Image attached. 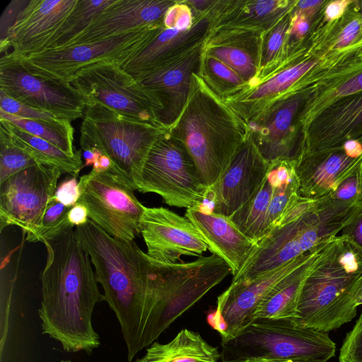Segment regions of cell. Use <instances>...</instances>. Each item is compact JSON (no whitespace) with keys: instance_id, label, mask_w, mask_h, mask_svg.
<instances>
[{"instance_id":"5","label":"cell","mask_w":362,"mask_h":362,"mask_svg":"<svg viewBox=\"0 0 362 362\" xmlns=\"http://www.w3.org/2000/svg\"><path fill=\"white\" fill-rule=\"evenodd\" d=\"M335 343L326 332L295 317L256 318L236 337L221 341V362H327Z\"/></svg>"},{"instance_id":"45","label":"cell","mask_w":362,"mask_h":362,"mask_svg":"<svg viewBox=\"0 0 362 362\" xmlns=\"http://www.w3.org/2000/svg\"><path fill=\"white\" fill-rule=\"evenodd\" d=\"M28 0H13L4 9L0 19V40H2L8 30L14 23L19 12L26 6Z\"/></svg>"},{"instance_id":"26","label":"cell","mask_w":362,"mask_h":362,"mask_svg":"<svg viewBox=\"0 0 362 362\" xmlns=\"http://www.w3.org/2000/svg\"><path fill=\"white\" fill-rule=\"evenodd\" d=\"M208 25L207 19L203 18L187 31L163 26L120 66L136 80L143 74L199 46Z\"/></svg>"},{"instance_id":"37","label":"cell","mask_w":362,"mask_h":362,"mask_svg":"<svg viewBox=\"0 0 362 362\" xmlns=\"http://www.w3.org/2000/svg\"><path fill=\"white\" fill-rule=\"evenodd\" d=\"M71 208L52 198L37 228L27 234L26 240L30 243L52 240L74 226L69 223L68 214Z\"/></svg>"},{"instance_id":"2","label":"cell","mask_w":362,"mask_h":362,"mask_svg":"<svg viewBox=\"0 0 362 362\" xmlns=\"http://www.w3.org/2000/svg\"><path fill=\"white\" fill-rule=\"evenodd\" d=\"M74 235L94 266L105 301L120 325L131 362L140 351L149 313L155 276L153 259L134 240L117 239L90 218L76 227Z\"/></svg>"},{"instance_id":"23","label":"cell","mask_w":362,"mask_h":362,"mask_svg":"<svg viewBox=\"0 0 362 362\" xmlns=\"http://www.w3.org/2000/svg\"><path fill=\"white\" fill-rule=\"evenodd\" d=\"M206 206L204 204L187 209L185 216L194 225L212 255L229 266L233 277L245 265L257 243L242 233L229 217Z\"/></svg>"},{"instance_id":"44","label":"cell","mask_w":362,"mask_h":362,"mask_svg":"<svg viewBox=\"0 0 362 362\" xmlns=\"http://www.w3.org/2000/svg\"><path fill=\"white\" fill-rule=\"evenodd\" d=\"M207 65L211 73L222 81L235 86L245 83V81L234 70L211 55L208 56Z\"/></svg>"},{"instance_id":"6","label":"cell","mask_w":362,"mask_h":362,"mask_svg":"<svg viewBox=\"0 0 362 362\" xmlns=\"http://www.w3.org/2000/svg\"><path fill=\"white\" fill-rule=\"evenodd\" d=\"M153 264L151 306L140 351L154 342L172 323L231 274L229 266L214 255L180 263L153 259Z\"/></svg>"},{"instance_id":"25","label":"cell","mask_w":362,"mask_h":362,"mask_svg":"<svg viewBox=\"0 0 362 362\" xmlns=\"http://www.w3.org/2000/svg\"><path fill=\"white\" fill-rule=\"evenodd\" d=\"M174 4L168 0H115L69 45L101 40L161 23Z\"/></svg>"},{"instance_id":"42","label":"cell","mask_w":362,"mask_h":362,"mask_svg":"<svg viewBox=\"0 0 362 362\" xmlns=\"http://www.w3.org/2000/svg\"><path fill=\"white\" fill-rule=\"evenodd\" d=\"M162 22L164 28L180 31H187L194 24L189 6L175 3L168 9Z\"/></svg>"},{"instance_id":"55","label":"cell","mask_w":362,"mask_h":362,"mask_svg":"<svg viewBox=\"0 0 362 362\" xmlns=\"http://www.w3.org/2000/svg\"><path fill=\"white\" fill-rule=\"evenodd\" d=\"M362 58V49L359 52V54L357 56V59Z\"/></svg>"},{"instance_id":"10","label":"cell","mask_w":362,"mask_h":362,"mask_svg":"<svg viewBox=\"0 0 362 362\" xmlns=\"http://www.w3.org/2000/svg\"><path fill=\"white\" fill-rule=\"evenodd\" d=\"M78 203L88 218L111 236L133 241L140 234V221L145 206L134 194V185L115 168L90 170L80 177Z\"/></svg>"},{"instance_id":"33","label":"cell","mask_w":362,"mask_h":362,"mask_svg":"<svg viewBox=\"0 0 362 362\" xmlns=\"http://www.w3.org/2000/svg\"><path fill=\"white\" fill-rule=\"evenodd\" d=\"M0 119L52 144L71 156H74L78 152L74 146V129L69 120L26 119L10 115L1 110H0Z\"/></svg>"},{"instance_id":"27","label":"cell","mask_w":362,"mask_h":362,"mask_svg":"<svg viewBox=\"0 0 362 362\" xmlns=\"http://www.w3.org/2000/svg\"><path fill=\"white\" fill-rule=\"evenodd\" d=\"M362 49V13L354 0L344 14L333 22L321 48L322 78L331 71L357 59Z\"/></svg>"},{"instance_id":"20","label":"cell","mask_w":362,"mask_h":362,"mask_svg":"<svg viewBox=\"0 0 362 362\" xmlns=\"http://www.w3.org/2000/svg\"><path fill=\"white\" fill-rule=\"evenodd\" d=\"M78 0H28L5 37L1 53L28 56L47 48L51 40L75 8Z\"/></svg>"},{"instance_id":"1","label":"cell","mask_w":362,"mask_h":362,"mask_svg":"<svg viewBox=\"0 0 362 362\" xmlns=\"http://www.w3.org/2000/svg\"><path fill=\"white\" fill-rule=\"evenodd\" d=\"M43 243L47 255L38 310L42 333L57 341L66 352L90 355L100 345L93 313L105 298L90 257L78 244L73 228Z\"/></svg>"},{"instance_id":"12","label":"cell","mask_w":362,"mask_h":362,"mask_svg":"<svg viewBox=\"0 0 362 362\" xmlns=\"http://www.w3.org/2000/svg\"><path fill=\"white\" fill-rule=\"evenodd\" d=\"M0 90L9 97L72 122L83 115L87 102L67 81L37 74L12 52L0 58Z\"/></svg>"},{"instance_id":"38","label":"cell","mask_w":362,"mask_h":362,"mask_svg":"<svg viewBox=\"0 0 362 362\" xmlns=\"http://www.w3.org/2000/svg\"><path fill=\"white\" fill-rule=\"evenodd\" d=\"M209 55L227 64L244 81L250 79L257 72L255 61L243 49L228 45L216 46L210 49Z\"/></svg>"},{"instance_id":"18","label":"cell","mask_w":362,"mask_h":362,"mask_svg":"<svg viewBox=\"0 0 362 362\" xmlns=\"http://www.w3.org/2000/svg\"><path fill=\"white\" fill-rule=\"evenodd\" d=\"M140 233L147 255L163 263H176L183 255L201 256L208 249L187 218L164 207L145 206Z\"/></svg>"},{"instance_id":"11","label":"cell","mask_w":362,"mask_h":362,"mask_svg":"<svg viewBox=\"0 0 362 362\" xmlns=\"http://www.w3.org/2000/svg\"><path fill=\"white\" fill-rule=\"evenodd\" d=\"M163 27V23H159L101 40L21 56L33 72L69 81L81 69L95 64L117 62L121 65Z\"/></svg>"},{"instance_id":"50","label":"cell","mask_w":362,"mask_h":362,"mask_svg":"<svg viewBox=\"0 0 362 362\" xmlns=\"http://www.w3.org/2000/svg\"><path fill=\"white\" fill-rule=\"evenodd\" d=\"M81 149L83 151V156L85 159L83 167L93 165L102 155L101 152L95 147H86Z\"/></svg>"},{"instance_id":"28","label":"cell","mask_w":362,"mask_h":362,"mask_svg":"<svg viewBox=\"0 0 362 362\" xmlns=\"http://www.w3.org/2000/svg\"><path fill=\"white\" fill-rule=\"evenodd\" d=\"M313 86L300 115L302 131L329 105L362 92V58L331 71Z\"/></svg>"},{"instance_id":"15","label":"cell","mask_w":362,"mask_h":362,"mask_svg":"<svg viewBox=\"0 0 362 362\" xmlns=\"http://www.w3.org/2000/svg\"><path fill=\"white\" fill-rule=\"evenodd\" d=\"M312 250L249 282L230 284L218 296L216 307L208 315L207 321L219 334L221 341L236 337L253 320L259 306L271 290L299 267Z\"/></svg>"},{"instance_id":"30","label":"cell","mask_w":362,"mask_h":362,"mask_svg":"<svg viewBox=\"0 0 362 362\" xmlns=\"http://www.w3.org/2000/svg\"><path fill=\"white\" fill-rule=\"evenodd\" d=\"M321 219L339 232L362 209V163L326 196L314 200Z\"/></svg>"},{"instance_id":"51","label":"cell","mask_w":362,"mask_h":362,"mask_svg":"<svg viewBox=\"0 0 362 362\" xmlns=\"http://www.w3.org/2000/svg\"><path fill=\"white\" fill-rule=\"evenodd\" d=\"M111 168H114L112 160L106 155L102 154L93 164L92 170L95 172H103Z\"/></svg>"},{"instance_id":"56","label":"cell","mask_w":362,"mask_h":362,"mask_svg":"<svg viewBox=\"0 0 362 362\" xmlns=\"http://www.w3.org/2000/svg\"><path fill=\"white\" fill-rule=\"evenodd\" d=\"M59 362H73V361L71 360L62 359Z\"/></svg>"},{"instance_id":"8","label":"cell","mask_w":362,"mask_h":362,"mask_svg":"<svg viewBox=\"0 0 362 362\" xmlns=\"http://www.w3.org/2000/svg\"><path fill=\"white\" fill-rule=\"evenodd\" d=\"M164 132V129L128 119L94 103L86 107L80 144L81 148L95 147L108 156L115 170L135 188L151 146Z\"/></svg>"},{"instance_id":"22","label":"cell","mask_w":362,"mask_h":362,"mask_svg":"<svg viewBox=\"0 0 362 362\" xmlns=\"http://www.w3.org/2000/svg\"><path fill=\"white\" fill-rule=\"evenodd\" d=\"M303 134L302 152L339 146L362 138V92L329 105L310 121Z\"/></svg>"},{"instance_id":"53","label":"cell","mask_w":362,"mask_h":362,"mask_svg":"<svg viewBox=\"0 0 362 362\" xmlns=\"http://www.w3.org/2000/svg\"><path fill=\"white\" fill-rule=\"evenodd\" d=\"M358 8L359 11L362 13V1L358 0Z\"/></svg>"},{"instance_id":"49","label":"cell","mask_w":362,"mask_h":362,"mask_svg":"<svg viewBox=\"0 0 362 362\" xmlns=\"http://www.w3.org/2000/svg\"><path fill=\"white\" fill-rule=\"evenodd\" d=\"M68 219L69 223L74 226H79L87 223L88 213L86 207L77 202L69 211Z\"/></svg>"},{"instance_id":"4","label":"cell","mask_w":362,"mask_h":362,"mask_svg":"<svg viewBox=\"0 0 362 362\" xmlns=\"http://www.w3.org/2000/svg\"><path fill=\"white\" fill-rule=\"evenodd\" d=\"M229 110L200 86L195 74L187 103L170 133L184 145L209 189L245 136Z\"/></svg>"},{"instance_id":"32","label":"cell","mask_w":362,"mask_h":362,"mask_svg":"<svg viewBox=\"0 0 362 362\" xmlns=\"http://www.w3.org/2000/svg\"><path fill=\"white\" fill-rule=\"evenodd\" d=\"M3 120L20 144L39 163L58 168L62 173H68L76 177L83 168L81 151L76 155L71 156L52 144Z\"/></svg>"},{"instance_id":"19","label":"cell","mask_w":362,"mask_h":362,"mask_svg":"<svg viewBox=\"0 0 362 362\" xmlns=\"http://www.w3.org/2000/svg\"><path fill=\"white\" fill-rule=\"evenodd\" d=\"M270 164L259 154L250 136L246 137L221 175L209 188L214 212L230 218L255 193Z\"/></svg>"},{"instance_id":"52","label":"cell","mask_w":362,"mask_h":362,"mask_svg":"<svg viewBox=\"0 0 362 362\" xmlns=\"http://www.w3.org/2000/svg\"><path fill=\"white\" fill-rule=\"evenodd\" d=\"M188 4L194 7L198 10H204L206 9L211 4L213 3L211 1H205V0H194V1H188Z\"/></svg>"},{"instance_id":"35","label":"cell","mask_w":362,"mask_h":362,"mask_svg":"<svg viewBox=\"0 0 362 362\" xmlns=\"http://www.w3.org/2000/svg\"><path fill=\"white\" fill-rule=\"evenodd\" d=\"M115 0H78L47 49L68 46L78 37L103 11Z\"/></svg>"},{"instance_id":"3","label":"cell","mask_w":362,"mask_h":362,"mask_svg":"<svg viewBox=\"0 0 362 362\" xmlns=\"http://www.w3.org/2000/svg\"><path fill=\"white\" fill-rule=\"evenodd\" d=\"M362 296V250L348 236L333 237L303 284L295 318L327 333L351 321Z\"/></svg>"},{"instance_id":"41","label":"cell","mask_w":362,"mask_h":362,"mask_svg":"<svg viewBox=\"0 0 362 362\" xmlns=\"http://www.w3.org/2000/svg\"><path fill=\"white\" fill-rule=\"evenodd\" d=\"M291 11L274 25L269 35L263 55L265 64L274 59L286 45L291 21Z\"/></svg>"},{"instance_id":"14","label":"cell","mask_w":362,"mask_h":362,"mask_svg":"<svg viewBox=\"0 0 362 362\" xmlns=\"http://www.w3.org/2000/svg\"><path fill=\"white\" fill-rule=\"evenodd\" d=\"M62 172L56 167L36 164L0 183V229L20 227L28 234L40 225L54 194Z\"/></svg>"},{"instance_id":"57","label":"cell","mask_w":362,"mask_h":362,"mask_svg":"<svg viewBox=\"0 0 362 362\" xmlns=\"http://www.w3.org/2000/svg\"><path fill=\"white\" fill-rule=\"evenodd\" d=\"M245 362H267V361H245Z\"/></svg>"},{"instance_id":"24","label":"cell","mask_w":362,"mask_h":362,"mask_svg":"<svg viewBox=\"0 0 362 362\" xmlns=\"http://www.w3.org/2000/svg\"><path fill=\"white\" fill-rule=\"evenodd\" d=\"M292 199L290 188L270 165L257 190L230 218L242 233L257 243L288 210Z\"/></svg>"},{"instance_id":"21","label":"cell","mask_w":362,"mask_h":362,"mask_svg":"<svg viewBox=\"0 0 362 362\" xmlns=\"http://www.w3.org/2000/svg\"><path fill=\"white\" fill-rule=\"evenodd\" d=\"M362 163V139L341 146L303 151L296 161L300 196L312 200L326 196Z\"/></svg>"},{"instance_id":"13","label":"cell","mask_w":362,"mask_h":362,"mask_svg":"<svg viewBox=\"0 0 362 362\" xmlns=\"http://www.w3.org/2000/svg\"><path fill=\"white\" fill-rule=\"evenodd\" d=\"M69 82L87 104L98 103L122 116L157 128L156 108L148 95L117 62H101L78 71Z\"/></svg>"},{"instance_id":"47","label":"cell","mask_w":362,"mask_h":362,"mask_svg":"<svg viewBox=\"0 0 362 362\" xmlns=\"http://www.w3.org/2000/svg\"><path fill=\"white\" fill-rule=\"evenodd\" d=\"M354 0H328L323 11L324 23L339 20Z\"/></svg>"},{"instance_id":"40","label":"cell","mask_w":362,"mask_h":362,"mask_svg":"<svg viewBox=\"0 0 362 362\" xmlns=\"http://www.w3.org/2000/svg\"><path fill=\"white\" fill-rule=\"evenodd\" d=\"M339 361L362 362V313L344 339Z\"/></svg>"},{"instance_id":"29","label":"cell","mask_w":362,"mask_h":362,"mask_svg":"<svg viewBox=\"0 0 362 362\" xmlns=\"http://www.w3.org/2000/svg\"><path fill=\"white\" fill-rule=\"evenodd\" d=\"M332 238L316 245L309 257L299 267L282 279L271 290L259 306L253 320L256 318L296 317L305 281Z\"/></svg>"},{"instance_id":"34","label":"cell","mask_w":362,"mask_h":362,"mask_svg":"<svg viewBox=\"0 0 362 362\" xmlns=\"http://www.w3.org/2000/svg\"><path fill=\"white\" fill-rule=\"evenodd\" d=\"M322 62V57L309 49L301 59L274 74L258 86L248 97V100H259L269 95L288 93L300 80L308 76Z\"/></svg>"},{"instance_id":"36","label":"cell","mask_w":362,"mask_h":362,"mask_svg":"<svg viewBox=\"0 0 362 362\" xmlns=\"http://www.w3.org/2000/svg\"><path fill=\"white\" fill-rule=\"evenodd\" d=\"M0 183H1L11 175L39 163L20 144L6 122L0 119Z\"/></svg>"},{"instance_id":"9","label":"cell","mask_w":362,"mask_h":362,"mask_svg":"<svg viewBox=\"0 0 362 362\" xmlns=\"http://www.w3.org/2000/svg\"><path fill=\"white\" fill-rule=\"evenodd\" d=\"M135 189L156 193L169 206L186 209L204 204L209 195L184 145L165 132L151 146Z\"/></svg>"},{"instance_id":"17","label":"cell","mask_w":362,"mask_h":362,"mask_svg":"<svg viewBox=\"0 0 362 362\" xmlns=\"http://www.w3.org/2000/svg\"><path fill=\"white\" fill-rule=\"evenodd\" d=\"M200 46L143 74L136 81L148 95L165 129L175 124L189 97L193 76L201 64Z\"/></svg>"},{"instance_id":"46","label":"cell","mask_w":362,"mask_h":362,"mask_svg":"<svg viewBox=\"0 0 362 362\" xmlns=\"http://www.w3.org/2000/svg\"><path fill=\"white\" fill-rule=\"evenodd\" d=\"M328 0H301L296 1L291 9V13L314 17L320 14Z\"/></svg>"},{"instance_id":"7","label":"cell","mask_w":362,"mask_h":362,"mask_svg":"<svg viewBox=\"0 0 362 362\" xmlns=\"http://www.w3.org/2000/svg\"><path fill=\"white\" fill-rule=\"evenodd\" d=\"M339 232L320 216L314 200L300 197L279 222L258 240L230 284L249 282L313 249Z\"/></svg>"},{"instance_id":"48","label":"cell","mask_w":362,"mask_h":362,"mask_svg":"<svg viewBox=\"0 0 362 362\" xmlns=\"http://www.w3.org/2000/svg\"><path fill=\"white\" fill-rule=\"evenodd\" d=\"M341 234L348 236L362 250V209L343 228Z\"/></svg>"},{"instance_id":"16","label":"cell","mask_w":362,"mask_h":362,"mask_svg":"<svg viewBox=\"0 0 362 362\" xmlns=\"http://www.w3.org/2000/svg\"><path fill=\"white\" fill-rule=\"evenodd\" d=\"M313 86L286 93L275 102L264 119L254 125L250 136L269 164L296 161L303 150L300 115Z\"/></svg>"},{"instance_id":"54","label":"cell","mask_w":362,"mask_h":362,"mask_svg":"<svg viewBox=\"0 0 362 362\" xmlns=\"http://www.w3.org/2000/svg\"><path fill=\"white\" fill-rule=\"evenodd\" d=\"M361 305H362V296L359 298V299L357 301V305L358 306Z\"/></svg>"},{"instance_id":"31","label":"cell","mask_w":362,"mask_h":362,"mask_svg":"<svg viewBox=\"0 0 362 362\" xmlns=\"http://www.w3.org/2000/svg\"><path fill=\"white\" fill-rule=\"evenodd\" d=\"M221 352L197 332L181 329L167 343L155 341L134 362H218Z\"/></svg>"},{"instance_id":"39","label":"cell","mask_w":362,"mask_h":362,"mask_svg":"<svg viewBox=\"0 0 362 362\" xmlns=\"http://www.w3.org/2000/svg\"><path fill=\"white\" fill-rule=\"evenodd\" d=\"M0 110L10 115L26 119H62L64 117L53 112L28 106L7 95L0 90ZM68 120V119H67Z\"/></svg>"},{"instance_id":"43","label":"cell","mask_w":362,"mask_h":362,"mask_svg":"<svg viewBox=\"0 0 362 362\" xmlns=\"http://www.w3.org/2000/svg\"><path fill=\"white\" fill-rule=\"evenodd\" d=\"M80 191L76 176L66 178L60 182L52 198L64 206L71 208L78 201Z\"/></svg>"}]
</instances>
